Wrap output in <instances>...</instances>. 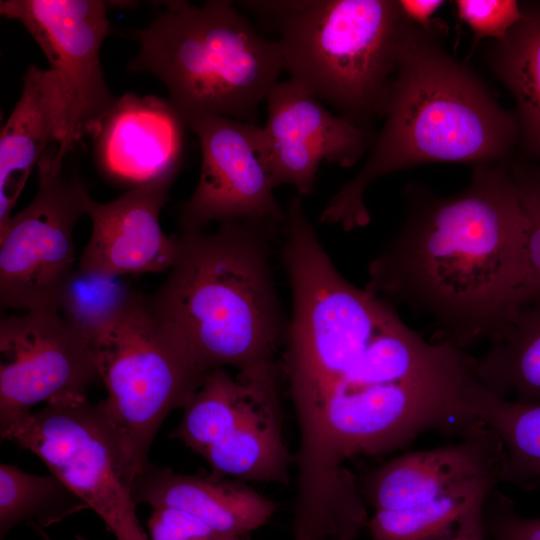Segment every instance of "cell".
<instances>
[{
	"label": "cell",
	"mask_w": 540,
	"mask_h": 540,
	"mask_svg": "<svg viewBox=\"0 0 540 540\" xmlns=\"http://www.w3.org/2000/svg\"><path fill=\"white\" fill-rule=\"evenodd\" d=\"M1 437L38 456L116 540H150L96 405L88 398L31 411Z\"/></svg>",
	"instance_id": "cell-9"
},
{
	"label": "cell",
	"mask_w": 540,
	"mask_h": 540,
	"mask_svg": "<svg viewBox=\"0 0 540 540\" xmlns=\"http://www.w3.org/2000/svg\"><path fill=\"white\" fill-rule=\"evenodd\" d=\"M147 533L150 540H246L219 532L197 517L170 507L153 508Z\"/></svg>",
	"instance_id": "cell-30"
},
{
	"label": "cell",
	"mask_w": 540,
	"mask_h": 540,
	"mask_svg": "<svg viewBox=\"0 0 540 540\" xmlns=\"http://www.w3.org/2000/svg\"><path fill=\"white\" fill-rule=\"evenodd\" d=\"M498 484L476 481L433 501L401 510H379L366 529L372 540H444L472 503Z\"/></svg>",
	"instance_id": "cell-26"
},
{
	"label": "cell",
	"mask_w": 540,
	"mask_h": 540,
	"mask_svg": "<svg viewBox=\"0 0 540 540\" xmlns=\"http://www.w3.org/2000/svg\"><path fill=\"white\" fill-rule=\"evenodd\" d=\"M176 176L130 188L106 203L94 200L87 192L84 208L92 231L78 266L116 276L170 269L177 252V236H167L159 218Z\"/></svg>",
	"instance_id": "cell-15"
},
{
	"label": "cell",
	"mask_w": 540,
	"mask_h": 540,
	"mask_svg": "<svg viewBox=\"0 0 540 540\" xmlns=\"http://www.w3.org/2000/svg\"><path fill=\"white\" fill-rule=\"evenodd\" d=\"M459 18L474 35V45L483 39L501 40L521 19L520 2L515 0H457Z\"/></svg>",
	"instance_id": "cell-28"
},
{
	"label": "cell",
	"mask_w": 540,
	"mask_h": 540,
	"mask_svg": "<svg viewBox=\"0 0 540 540\" xmlns=\"http://www.w3.org/2000/svg\"><path fill=\"white\" fill-rule=\"evenodd\" d=\"M508 162L473 165L451 196L407 184L403 223L368 266L366 290L431 317L463 349L497 339L519 305L528 222Z\"/></svg>",
	"instance_id": "cell-2"
},
{
	"label": "cell",
	"mask_w": 540,
	"mask_h": 540,
	"mask_svg": "<svg viewBox=\"0 0 540 540\" xmlns=\"http://www.w3.org/2000/svg\"><path fill=\"white\" fill-rule=\"evenodd\" d=\"M145 299L125 278L75 267L58 302L63 319L90 345Z\"/></svg>",
	"instance_id": "cell-24"
},
{
	"label": "cell",
	"mask_w": 540,
	"mask_h": 540,
	"mask_svg": "<svg viewBox=\"0 0 540 540\" xmlns=\"http://www.w3.org/2000/svg\"><path fill=\"white\" fill-rule=\"evenodd\" d=\"M0 13L27 29L50 64L62 114L57 154L65 159L116 100L100 61L109 32L107 5L99 0H2Z\"/></svg>",
	"instance_id": "cell-10"
},
{
	"label": "cell",
	"mask_w": 540,
	"mask_h": 540,
	"mask_svg": "<svg viewBox=\"0 0 540 540\" xmlns=\"http://www.w3.org/2000/svg\"><path fill=\"white\" fill-rule=\"evenodd\" d=\"M446 26L424 29L408 20L396 69L381 97L384 124L359 172L327 202L320 222L346 231L371 218L364 197L380 177L419 164H500L518 146L515 114L443 47Z\"/></svg>",
	"instance_id": "cell-3"
},
{
	"label": "cell",
	"mask_w": 540,
	"mask_h": 540,
	"mask_svg": "<svg viewBox=\"0 0 540 540\" xmlns=\"http://www.w3.org/2000/svg\"><path fill=\"white\" fill-rule=\"evenodd\" d=\"M487 495L478 497L472 503L453 534L444 540H487L483 522V504Z\"/></svg>",
	"instance_id": "cell-31"
},
{
	"label": "cell",
	"mask_w": 540,
	"mask_h": 540,
	"mask_svg": "<svg viewBox=\"0 0 540 540\" xmlns=\"http://www.w3.org/2000/svg\"><path fill=\"white\" fill-rule=\"evenodd\" d=\"M188 129L198 137L202 163L197 186L180 207L182 231L211 222H245L285 231L287 212L274 195L255 123L195 115Z\"/></svg>",
	"instance_id": "cell-12"
},
{
	"label": "cell",
	"mask_w": 540,
	"mask_h": 540,
	"mask_svg": "<svg viewBox=\"0 0 540 540\" xmlns=\"http://www.w3.org/2000/svg\"><path fill=\"white\" fill-rule=\"evenodd\" d=\"M33 528H35V530L39 533V535L43 538V540H51V539L49 538V536L47 535V533L44 531V529L38 528V527H33ZM75 540H86V539L83 538V537H81V536H79V535H77V536L75 537Z\"/></svg>",
	"instance_id": "cell-33"
},
{
	"label": "cell",
	"mask_w": 540,
	"mask_h": 540,
	"mask_svg": "<svg viewBox=\"0 0 540 540\" xmlns=\"http://www.w3.org/2000/svg\"><path fill=\"white\" fill-rule=\"evenodd\" d=\"M187 128L168 98L126 93L91 133L95 159L108 179L131 188L177 175Z\"/></svg>",
	"instance_id": "cell-16"
},
{
	"label": "cell",
	"mask_w": 540,
	"mask_h": 540,
	"mask_svg": "<svg viewBox=\"0 0 540 540\" xmlns=\"http://www.w3.org/2000/svg\"><path fill=\"white\" fill-rule=\"evenodd\" d=\"M281 231L245 222L187 230L164 284L146 304L206 370L273 361L286 333L271 267Z\"/></svg>",
	"instance_id": "cell-4"
},
{
	"label": "cell",
	"mask_w": 540,
	"mask_h": 540,
	"mask_svg": "<svg viewBox=\"0 0 540 540\" xmlns=\"http://www.w3.org/2000/svg\"><path fill=\"white\" fill-rule=\"evenodd\" d=\"M51 146L37 165L38 191L0 229V303L4 308L58 311L62 288L75 268L73 230L88 192L63 175Z\"/></svg>",
	"instance_id": "cell-8"
},
{
	"label": "cell",
	"mask_w": 540,
	"mask_h": 540,
	"mask_svg": "<svg viewBox=\"0 0 540 540\" xmlns=\"http://www.w3.org/2000/svg\"><path fill=\"white\" fill-rule=\"evenodd\" d=\"M508 168L528 222L519 304L537 302L540 301V163L511 159Z\"/></svg>",
	"instance_id": "cell-27"
},
{
	"label": "cell",
	"mask_w": 540,
	"mask_h": 540,
	"mask_svg": "<svg viewBox=\"0 0 540 540\" xmlns=\"http://www.w3.org/2000/svg\"><path fill=\"white\" fill-rule=\"evenodd\" d=\"M280 402L260 411L202 456L212 473L240 481L289 482L292 456L285 443Z\"/></svg>",
	"instance_id": "cell-22"
},
{
	"label": "cell",
	"mask_w": 540,
	"mask_h": 540,
	"mask_svg": "<svg viewBox=\"0 0 540 540\" xmlns=\"http://www.w3.org/2000/svg\"><path fill=\"white\" fill-rule=\"evenodd\" d=\"M88 505L54 475H34L0 465V539L18 524L47 528Z\"/></svg>",
	"instance_id": "cell-25"
},
{
	"label": "cell",
	"mask_w": 540,
	"mask_h": 540,
	"mask_svg": "<svg viewBox=\"0 0 540 540\" xmlns=\"http://www.w3.org/2000/svg\"><path fill=\"white\" fill-rule=\"evenodd\" d=\"M404 16L413 24L424 29H431L437 21L433 15L445 1L442 0H399Z\"/></svg>",
	"instance_id": "cell-32"
},
{
	"label": "cell",
	"mask_w": 540,
	"mask_h": 540,
	"mask_svg": "<svg viewBox=\"0 0 540 540\" xmlns=\"http://www.w3.org/2000/svg\"><path fill=\"white\" fill-rule=\"evenodd\" d=\"M483 522L487 540H540V517L519 515L513 501L497 487L485 498Z\"/></svg>",
	"instance_id": "cell-29"
},
{
	"label": "cell",
	"mask_w": 540,
	"mask_h": 540,
	"mask_svg": "<svg viewBox=\"0 0 540 540\" xmlns=\"http://www.w3.org/2000/svg\"><path fill=\"white\" fill-rule=\"evenodd\" d=\"M99 378L90 343L58 311H30L0 322V433L39 403L87 399Z\"/></svg>",
	"instance_id": "cell-11"
},
{
	"label": "cell",
	"mask_w": 540,
	"mask_h": 540,
	"mask_svg": "<svg viewBox=\"0 0 540 540\" xmlns=\"http://www.w3.org/2000/svg\"><path fill=\"white\" fill-rule=\"evenodd\" d=\"M131 495L137 504L185 511L215 530L242 538L266 525L276 504L243 481L183 474L149 462L135 477Z\"/></svg>",
	"instance_id": "cell-17"
},
{
	"label": "cell",
	"mask_w": 540,
	"mask_h": 540,
	"mask_svg": "<svg viewBox=\"0 0 540 540\" xmlns=\"http://www.w3.org/2000/svg\"><path fill=\"white\" fill-rule=\"evenodd\" d=\"M476 379L502 399L540 402V301L519 304L475 364Z\"/></svg>",
	"instance_id": "cell-21"
},
{
	"label": "cell",
	"mask_w": 540,
	"mask_h": 540,
	"mask_svg": "<svg viewBox=\"0 0 540 540\" xmlns=\"http://www.w3.org/2000/svg\"><path fill=\"white\" fill-rule=\"evenodd\" d=\"M504 463L500 439L480 423L458 442L385 462L368 475L361 492L375 511L406 509L472 482L502 483Z\"/></svg>",
	"instance_id": "cell-14"
},
{
	"label": "cell",
	"mask_w": 540,
	"mask_h": 540,
	"mask_svg": "<svg viewBox=\"0 0 540 540\" xmlns=\"http://www.w3.org/2000/svg\"><path fill=\"white\" fill-rule=\"evenodd\" d=\"M278 379L274 360L240 370L236 377L224 368L211 370L183 408L171 437L201 455L245 421L280 402Z\"/></svg>",
	"instance_id": "cell-19"
},
{
	"label": "cell",
	"mask_w": 540,
	"mask_h": 540,
	"mask_svg": "<svg viewBox=\"0 0 540 540\" xmlns=\"http://www.w3.org/2000/svg\"><path fill=\"white\" fill-rule=\"evenodd\" d=\"M91 348L107 390L96 409L131 487L165 418L187 405L210 371L150 313L146 297Z\"/></svg>",
	"instance_id": "cell-7"
},
{
	"label": "cell",
	"mask_w": 540,
	"mask_h": 540,
	"mask_svg": "<svg viewBox=\"0 0 540 540\" xmlns=\"http://www.w3.org/2000/svg\"><path fill=\"white\" fill-rule=\"evenodd\" d=\"M128 69L157 77L187 120L216 115L255 123L283 67L277 40L261 36L231 1L168 4L147 27Z\"/></svg>",
	"instance_id": "cell-5"
},
{
	"label": "cell",
	"mask_w": 540,
	"mask_h": 540,
	"mask_svg": "<svg viewBox=\"0 0 540 540\" xmlns=\"http://www.w3.org/2000/svg\"><path fill=\"white\" fill-rule=\"evenodd\" d=\"M265 102L267 120L259 127V142L275 188L292 185L306 196L322 162L351 167L372 144L365 132L289 79L278 81Z\"/></svg>",
	"instance_id": "cell-13"
},
{
	"label": "cell",
	"mask_w": 540,
	"mask_h": 540,
	"mask_svg": "<svg viewBox=\"0 0 540 540\" xmlns=\"http://www.w3.org/2000/svg\"><path fill=\"white\" fill-rule=\"evenodd\" d=\"M61 104L49 69L28 66L23 90L0 135V229L12 210L28 177L46 151L59 145Z\"/></svg>",
	"instance_id": "cell-18"
},
{
	"label": "cell",
	"mask_w": 540,
	"mask_h": 540,
	"mask_svg": "<svg viewBox=\"0 0 540 540\" xmlns=\"http://www.w3.org/2000/svg\"><path fill=\"white\" fill-rule=\"evenodd\" d=\"M474 416L500 439L505 463L502 483L540 489V402L518 403L500 398L477 379L466 394Z\"/></svg>",
	"instance_id": "cell-23"
},
{
	"label": "cell",
	"mask_w": 540,
	"mask_h": 540,
	"mask_svg": "<svg viewBox=\"0 0 540 540\" xmlns=\"http://www.w3.org/2000/svg\"><path fill=\"white\" fill-rule=\"evenodd\" d=\"M281 256L292 292L282 368L299 430L292 530L332 540L368 515L349 462L479 424L466 403L476 358L425 340L347 281L305 213L290 215Z\"/></svg>",
	"instance_id": "cell-1"
},
{
	"label": "cell",
	"mask_w": 540,
	"mask_h": 540,
	"mask_svg": "<svg viewBox=\"0 0 540 540\" xmlns=\"http://www.w3.org/2000/svg\"><path fill=\"white\" fill-rule=\"evenodd\" d=\"M521 19L501 40H489L484 57L516 104L518 146L540 162V1L520 2Z\"/></svg>",
	"instance_id": "cell-20"
},
{
	"label": "cell",
	"mask_w": 540,
	"mask_h": 540,
	"mask_svg": "<svg viewBox=\"0 0 540 540\" xmlns=\"http://www.w3.org/2000/svg\"><path fill=\"white\" fill-rule=\"evenodd\" d=\"M244 6L278 33L289 80L374 139L408 23L397 0H262Z\"/></svg>",
	"instance_id": "cell-6"
}]
</instances>
